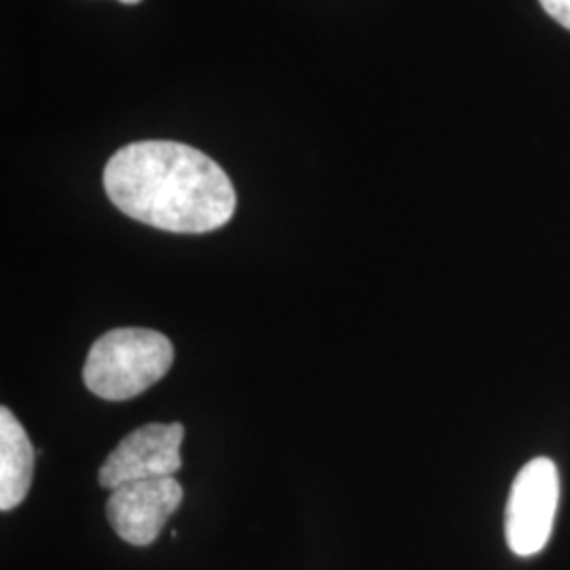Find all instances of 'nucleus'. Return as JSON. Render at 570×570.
Returning a JSON list of instances; mask_svg holds the SVG:
<instances>
[{
    "instance_id": "7",
    "label": "nucleus",
    "mask_w": 570,
    "mask_h": 570,
    "mask_svg": "<svg viewBox=\"0 0 570 570\" xmlns=\"http://www.w3.org/2000/svg\"><path fill=\"white\" fill-rule=\"evenodd\" d=\"M546 13L570 30V0H539Z\"/></svg>"
},
{
    "instance_id": "8",
    "label": "nucleus",
    "mask_w": 570,
    "mask_h": 570,
    "mask_svg": "<svg viewBox=\"0 0 570 570\" xmlns=\"http://www.w3.org/2000/svg\"><path fill=\"white\" fill-rule=\"evenodd\" d=\"M121 2H125V4H138L140 0H121Z\"/></svg>"
},
{
    "instance_id": "1",
    "label": "nucleus",
    "mask_w": 570,
    "mask_h": 570,
    "mask_svg": "<svg viewBox=\"0 0 570 570\" xmlns=\"http://www.w3.org/2000/svg\"><path fill=\"white\" fill-rule=\"evenodd\" d=\"M104 188L122 214L169 233L216 230L237 205L220 165L193 146L167 140L122 146L104 169Z\"/></svg>"
},
{
    "instance_id": "2",
    "label": "nucleus",
    "mask_w": 570,
    "mask_h": 570,
    "mask_svg": "<svg viewBox=\"0 0 570 570\" xmlns=\"http://www.w3.org/2000/svg\"><path fill=\"white\" fill-rule=\"evenodd\" d=\"M174 364V346L161 332L119 327L100 336L82 367V381L102 400L122 402L159 383Z\"/></svg>"
},
{
    "instance_id": "5",
    "label": "nucleus",
    "mask_w": 570,
    "mask_h": 570,
    "mask_svg": "<svg viewBox=\"0 0 570 570\" xmlns=\"http://www.w3.org/2000/svg\"><path fill=\"white\" fill-rule=\"evenodd\" d=\"M183 494L174 475L129 482L110 490L106 515L122 541L146 548L157 541L165 522L180 508Z\"/></svg>"
},
{
    "instance_id": "3",
    "label": "nucleus",
    "mask_w": 570,
    "mask_h": 570,
    "mask_svg": "<svg viewBox=\"0 0 570 570\" xmlns=\"http://www.w3.org/2000/svg\"><path fill=\"white\" fill-rule=\"evenodd\" d=\"M560 501V473L551 459H532L511 487L505 537L510 550L530 558L550 541Z\"/></svg>"
},
{
    "instance_id": "6",
    "label": "nucleus",
    "mask_w": 570,
    "mask_h": 570,
    "mask_svg": "<svg viewBox=\"0 0 570 570\" xmlns=\"http://www.w3.org/2000/svg\"><path fill=\"white\" fill-rule=\"evenodd\" d=\"M35 475V449L9 407L0 410V510L11 511L28 497Z\"/></svg>"
},
{
    "instance_id": "4",
    "label": "nucleus",
    "mask_w": 570,
    "mask_h": 570,
    "mask_svg": "<svg viewBox=\"0 0 570 570\" xmlns=\"http://www.w3.org/2000/svg\"><path fill=\"white\" fill-rule=\"evenodd\" d=\"M184 428L180 423H148L122 438L119 446L112 450L100 468V487L119 489L122 484L169 478L183 468Z\"/></svg>"
}]
</instances>
